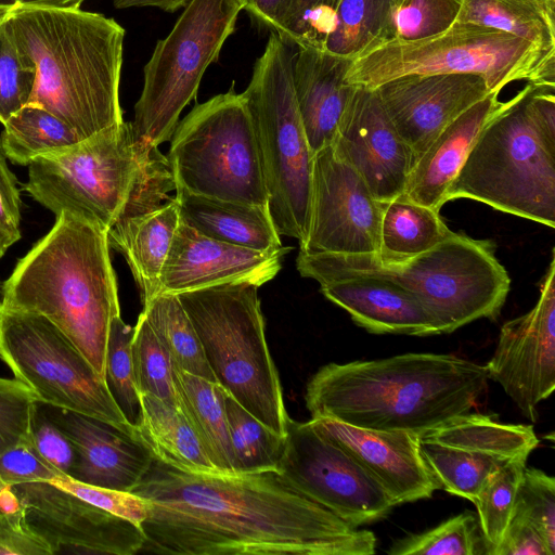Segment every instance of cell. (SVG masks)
Returning <instances> with one entry per match:
<instances>
[{
    "label": "cell",
    "instance_id": "31",
    "mask_svg": "<svg viewBox=\"0 0 555 555\" xmlns=\"http://www.w3.org/2000/svg\"><path fill=\"white\" fill-rule=\"evenodd\" d=\"M457 23H473L555 50V0H461Z\"/></svg>",
    "mask_w": 555,
    "mask_h": 555
},
{
    "label": "cell",
    "instance_id": "51",
    "mask_svg": "<svg viewBox=\"0 0 555 555\" xmlns=\"http://www.w3.org/2000/svg\"><path fill=\"white\" fill-rule=\"evenodd\" d=\"M492 555L551 554L538 531L528 521L513 516Z\"/></svg>",
    "mask_w": 555,
    "mask_h": 555
},
{
    "label": "cell",
    "instance_id": "12",
    "mask_svg": "<svg viewBox=\"0 0 555 555\" xmlns=\"http://www.w3.org/2000/svg\"><path fill=\"white\" fill-rule=\"evenodd\" d=\"M238 0H192L171 31L157 41L143 68L131 122L134 140L158 147L171 139L182 111L196 99L207 67L235 29Z\"/></svg>",
    "mask_w": 555,
    "mask_h": 555
},
{
    "label": "cell",
    "instance_id": "52",
    "mask_svg": "<svg viewBox=\"0 0 555 555\" xmlns=\"http://www.w3.org/2000/svg\"><path fill=\"white\" fill-rule=\"evenodd\" d=\"M251 23L258 29L279 35L288 13L292 0H238Z\"/></svg>",
    "mask_w": 555,
    "mask_h": 555
},
{
    "label": "cell",
    "instance_id": "41",
    "mask_svg": "<svg viewBox=\"0 0 555 555\" xmlns=\"http://www.w3.org/2000/svg\"><path fill=\"white\" fill-rule=\"evenodd\" d=\"M36 83V66L15 42L5 18L0 24V122L2 125L30 102Z\"/></svg>",
    "mask_w": 555,
    "mask_h": 555
},
{
    "label": "cell",
    "instance_id": "28",
    "mask_svg": "<svg viewBox=\"0 0 555 555\" xmlns=\"http://www.w3.org/2000/svg\"><path fill=\"white\" fill-rule=\"evenodd\" d=\"M175 192L180 222L198 233L255 250L283 246L267 206L211 198L180 188Z\"/></svg>",
    "mask_w": 555,
    "mask_h": 555
},
{
    "label": "cell",
    "instance_id": "38",
    "mask_svg": "<svg viewBox=\"0 0 555 555\" xmlns=\"http://www.w3.org/2000/svg\"><path fill=\"white\" fill-rule=\"evenodd\" d=\"M390 555H477L486 554L479 524L464 512L422 533L397 540Z\"/></svg>",
    "mask_w": 555,
    "mask_h": 555
},
{
    "label": "cell",
    "instance_id": "44",
    "mask_svg": "<svg viewBox=\"0 0 555 555\" xmlns=\"http://www.w3.org/2000/svg\"><path fill=\"white\" fill-rule=\"evenodd\" d=\"M339 0H292L278 35L288 46L323 49Z\"/></svg>",
    "mask_w": 555,
    "mask_h": 555
},
{
    "label": "cell",
    "instance_id": "19",
    "mask_svg": "<svg viewBox=\"0 0 555 555\" xmlns=\"http://www.w3.org/2000/svg\"><path fill=\"white\" fill-rule=\"evenodd\" d=\"M331 146L358 171L376 199L389 203L403 194L415 157L374 89L356 87Z\"/></svg>",
    "mask_w": 555,
    "mask_h": 555
},
{
    "label": "cell",
    "instance_id": "14",
    "mask_svg": "<svg viewBox=\"0 0 555 555\" xmlns=\"http://www.w3.org/2000/svg\"><path fill=\"white\" fill-rule=\"evenodd\" d=\"M422 457L439 489L474 502L503 466L539 446L531 425L480 413L457 415L417 437Z\"/></svg>",
    "mask_w": 555,
    "mask_h": 555
},
{
    "label": "cell",
    "instance_id": "17",
    "mask_svg": "<svg viewBox=\"0 0 555 555\" xmlns=\"http://www.w3.org/2000/svg\"><path fill=\"white\" fill-rule=\"evenodd\" d=\"M28 527L51 547L53 555H134L144 533L138 525L114 515L50 482L10 486Z\"/></svg>",
    "mask_w": 555,
    "mask_h": 555
},
{
    "label": "cell",
    "instance_id": "58",
    "mask_svg": "<svg viewBox=\"0 0 555 555\" xmlns=\"http://www.w3.org/2000/svg\"><path fill=\"white\" fill-rule=\"evenodd\" d=\"M403 0H392L395 9L402 2Z\"/></svg>",
    "mask_w": 555,
    "mask_h": 555
},
{
    "label": "cell",
    "instance_id": "22",
    "mask_svg": "<svg viewBox=\"0 0 555 555\" xmlns=\"http://www.w3.org/2000/svg\"><path fill=\"white\" fill-rule=\"evenodd\" d=\"M309 423L369 472L395 505L428 499L439 489L420 452L418 435L360 428L326 417Z\"/></svg>",
    "mask_w": 555,
    "mask_h": 555
},
{
    "label": "cell",
    "instance_id": "53",
    "mask_svg": "<svg viewBox=\"0 0 555 555\" xmlns=\"http://www.w3.org/2000/svg\"><path fill=\"white\" fill-rule=\"evenodd\" d=\"M192 0H113L116 9L154 7L162 11L173 13L185 8Z\"/></svg>",
    "mask_w": 555,
    "mask_h": 555
},
{
    "label": "cell",
    "instance_id": "54",
    "mask_svg": "<svg viewBox=\"0 0 555 555\" xmlns=\"http://www.w3.org/2000/svg\"><path fill=\"white\" fill-rule=\"evenodd\" d=\"M85 0H0V7L11 9L16 5L79 9Z\"/></svg>",
    "mask_w": 555,
    "mask_h": 555
},
{
    "label": "cell",
    "instance_id": "47",
    "mask_svg": "<svg viewBox=\"0 0 555 555\" xmlns=\"http://www.w3.org/2000/svg\"><path fill=\"white\" fill-rule=\"evenodd\" d=\"M0 479L10 487L64 479V476L39 454L30 438L0 454Z\"/></svg>",
    "mask_w": 555,
    "mask_h": 555
},
{
    "label": "cell",
    "instance_id": "5",
    "mask_svg": "<svg viewBox=\"0 0 555 555\" xmlns=\"http://www.w3.org/2000/svg\"><path fill=\"white\" fill-rule=\"evenodd\" d=\"M24 190L55 217L65 214L108 230L162 206L176 183L167 156L138 143L124 120L31 163Z\"/></svg>",
    "mask_w": 555,
    "mask_h": 555
},
{
    "label": "cell",
    "instance_id": "8",
    "mask_svg": "<svg viewBox=\"0 0 555 555\" xmlns=\"http://www.w3.org/2000/svg\"><path fill=\"white\" fill-rule=\"evenodd\" d=\"M527 83L479 131L447 194L555 228V142L537 127Z\"/></svg>",
    "mask_w": 555,
    "mask_h": 555
},
{
    "label": "cell",
    "instance_id": "20",
    "mask_svg": "<svg viewBox=\"0 0 555 555\" xmlns=\"http://www.w3.org/2000/svg\"><path fill=\"white\" fill-rule=\"evenodd\" d=\"M374 90L415 159L450 122L491 92L474 74L405 75Z\"/></svg>",
    "mask_w": 555,
    "mask_h": 555
},
{
    "label": "cell",
    "instance_id": "15",
    "mask_svg": "<svg viewBox=\"0 0 555 555\" xmlns=\"http://www.w3.org/2000/svg\"><path fill=\"white\" fill-rule=\"evenodd\" d=\"M278 469L295 488L353 527L379 520L396 506L369 472L309 422L289 421Z\"/></svg>",
    "mask_w": 555,
    "mask_h": 555
},
{
    "label": "cell",
    "instance_id": "33",
    "mask_svg": "<svg viewBox=\"0 0 555 555\" xmlns=\"http://www.w3.org/2000/svg\"><path fill=\"white\" fill-rule=\"evenodd\" d=\"M451 233L439 210L411 202L402 194L385 207L376 256L383 261L409 259L435 247Z\"/></svg>",
    "mask_w": 555,
    "mask_h": 555
},
{
    "label": "cell",
    "instance_id": "7",
    "mask_svg": "<svg viewBox=\"0 0 555 555\" xmlns=\"http://www.w3.org/2000/svg\"><path fill=\"white\" fill-rule=\"evenodd\" d=\"M177 297L216 383L270 430L285 437L291 418L266 339L258 286L230 283Z\"/></svg>",
    "mask_w": 555,
    "mask_h": 555
},
{
    "label": "cell",
    "instance_id": "21",
    "mask_svg": "<svg viewBox=\"0 0 555 555\" xmlns=\"http://www.w3.org/2000/svg\"><path fill=\"white\" fill-rule=\"evenodd\" d=\"M292 249L255 250L207 237L180 222L160 271L159 294L180 293L230 283L258 287L271 281Z\"/></svg>",
    "mask_w": 555,
    "mask_h": 555
},
{
    "label": "cell",
    "instance_id": "56",
    "mask_svg": "<svg viewBox=\"0 0 555 555\" xmlns=\"http://www.w3.org/2000/svg\"><path fill=\"white\" fill-rule=\"evenodd\" d=\"M3 309V283L0 282V319Z\"/></svg>",
    "mask_w": 555,
    "mask_h": 555
},
{
    "label": "cell",
    "instance_id": "40",
    "mask_svg": "<svg viewBox=\"0 0 555 555\" xmlns=\"http://www.w3.org/2000/svg\"><path fill=\"white\" fill-rule=\"evenodd\" d=\"M132 335L133 327L120 315L113 318L106 346L105 383L125 418L134 428L141 402L131 357Z\"/></svg>",
    "mask_w": 555,
    "mask_h": 555
},
{
    "label": "cell",
    "instance_id": "25",
    "mask_svg": "<svg viewBox=\"0 0 555 555\" xmlns=\"http://www.w3.org/2000/svg\"><path fill=\"white\" fill-rule=\"evenodd\" d=\"M352 60L314 47L298 48L293 65L295 96L313 155L332 144L356 86L346 81Z\"/></svg>",
    "mask_w": 555,
    "mask_h": 555
},
{
    "label": "cell",
    "instance_id": "6",
    "mask_svg": "<svg viewBox=\"0 0 555 555\" xmlns=\"http://www.w3.org/2000/svg\"><path fill=\"white\" fill-rule=\"evenodd\" d=\"M296 267L301 276L319 284L346 274L392 280L429 310L441 334L479 319L495 320L511 288L493 242L454 232L429 250L404 260L383 261L370 254L299 251Z\"/></svg>",
    "mask_w": 555,
    "mask_h": 555
},
{
    "label": "cell",
    "instance_id": "13",
    "mask_svg": "<svg viewBox=\"0 0 555 555\" xmlns=\"http://www.w3.org/2000/svg\"><path fill=\"white\" fill-rule=\"evenodd\" d=\"M0 359L38 402L81 413L134 435L104 379L46 317L2 309Z\"/></svg>",
    "mask_w": 555,
    "mask_h": 555
},
{
    "label": "cell",
    "instance_id": "43",
    "mask_svg": "<svg viewBox=\"0 0 555 555\" xmlns=\"http://www.w3.org/2000/svg\"><path fill=\"white\" fill-rule=\"evenodd\" d=\"M461 0H403L393 13L395 38L421 40L441 34L456 21Z\"/></svg>",
    "mask_w": 555,
    "mask_h": 555
},
{
    "label": "cell",
    "instance_id": "30",
    "mask_svg": "<svg viewBox=\"0 0 555 555\" xmlns=\"http://www.w3.org/2000/svg\"><path fill=\"white\" fill-rule=\"evenodd\" d=\"M178 406L194 429L215 467L236 474L224 406V390L216 383L173 367Z\"/></svg>",
    "mask_w": 555,
    "mask_h": 555
},
{
    "label": "cell",
    "instance_id": "29",
    "mask_svg": "<svg viewBox=\"0 0 555 555\" xmlns=\"http://www.w3.org/2000/svg\"><path fill=\"white\" fill-rule=\"evenodd\" d=\"M141 410L134 436L154 459L182 472L221 474L210 462L179 406L151 393H140Z\"/></svg>",
    "mask_w": 555,
    "mask_h": 555
},
{
    "label": "cell",
    "instance_id": "57",
    "mask_svg": "<svg viewBox=\"0 0 555 555\" xmlns=\"http://www.w3.org/2000/svg\"><path fill=\"white\" fill-rule=\"evenodd\" d=\"M8 486H5L2 480L0 479V493L5 489Z\"/></svg>",
    "mask_w": 555,
    "mask_h": 555
},
{
    "label": "cell",
    "instance_id": "26",
    "mask_svg": "<svg viewBox=\"0 0 555 555\" xmlns=\"http://www.w3.org/2000/svg\"><path fill=\"white\" fill-rule=\"evenodd\" d=\"M490 92L450 122L415 159L403 195L440 211L447 194L479 131L501 105Z\"/></svg>",
    "mask_w": 555,
    "mask_h": 555
},
{
    "label": "cell",
    "instance_id": "42",
    "mask_svg": "<svg viewBox=\"0 0 555 555\" xmlns=\"http://www.w3.org/2000/svg\"><path fill=\"white\" fill-rule=\"evenodd\" d=\"M513 516L528 521L555 554V479L543 470L525 467Z\"/></svg>",
    "mask_w": 555,
    "mask_h": 555
},
{
    "label": "cell",
    "instance_id": "9",
    "mask_svg": "<svg viewBox=\"0 0 555 555\" xmlns=\"http://www.w3.org/2000/svg\"><path fill=\"white\" fill-rule=\"evenodd\" d=\"M295 53L271 33L243 92L253 120L267 190V207L280 235L308 236L313 153L298 111L293 65Z\"/></svg>",
    "mask_w": 555,
    "mask_h": 555
},
{
    "label": "cell",
    "instance_id": "46",
    "mask_svg": "<svg viewBox=\"0 0 555 555\" xmlns=\"http://www.w3.org/2000/svg\"><path fill=\"white\" fill-rule=\"evenodd\" d=\"M31 439L39 454L59 470L64 479L72 478L77 453L69 438L46 415L37 401L31 421Z\"/></svg>",
    "mask_w": 555,
    "mask_h": 555
},
{
    "label": "cell",
    "instance_id": "50",
    "mask_svg": "<svg viewBox=\"0 0 555 555\" xmlns=\"http://www.w3.org/2000/svg\"><path fill=\"white\" fill-rule=\"evenodd\" d=\"M21 196L14 173L0 151V258L21 238Z\"/></svg>",
    "mask_w": 555,
    "mask_h": 555
},
{
    "label": "cell",
    "instance_id": "48",
    "mask_svg": "<svg viewBox=\"0 0 555 555\" xmlns=\"http://www.w3.org/2000/svg\"><path fill=\"white\" fill-rule=\"evenodd\" d=\"M79 498L141 527L147 509L144 499L126 491L106 489L77 482L70 478L50 481Z\"/></svg>",
    "mask_w": 555,
    "mask_h": 555
},
{
    "label": "cell",
    "instance_id": "1",
    "mask_svg": "<svg viewBox=\"0 0 555 555\" xmlns=\"http://www.w3.org/2000/svg\"><path fill=\"white\" fill-rule=\"evenodd\" d=\"M142 551L176 555H372L376 538L304 494L278 469L192 474L154 459ZM141 551V552H142Z\"/></svg>",
    "mask_w": 555,
    "mask_h": 555
},
{
    "label": "cell",
    "instance_id": "37",
    "mask_svg": "<svg viewBox=\"0 0 555 555\" xmlns=\"http://www.w3.org/2000/svg\"><path fill=\"white\" fill-rule=\"evenodd\" d=\"M528 457H518L500 468L485 485L473 502L486 554L500 544L513 517L517 491Z\"/></svg>",
    "mask_w": 555,
    "mask_h": 555
},
{
    "label": "cell",
    "instance_id": "34",
    "mask_svg": "<svg viewBox=\"0 0 555 555\" xmlns=\"http://www.w3.org/2000/svg\"><path fill=\"white\" fill-rule=\"evenodd\" d=\"M392 0H339L323 50L354 60L395 38Z\"/></svg>",
    "mask_w": 555,
    "mask_h": 555
},
{
    "label": "cell",
    "instance_id": "45",
    "mask_svg": "<svg viewBox=\"0 0 555 555\" xmlns=\"http://www.w3.org/2000/svg\"><path fill=\"white\" fill-rule=\"evenodd\" d=\"M36 403L26 384L0 377V454L31 438Z\"/></svg>",
    "mask_w": 555,
    "mask_h": 555
},
{
    "label": "cell",
    "instance_id": "55",
    "mask_svg": "<svg viewBox=\"0 0 555 555\" xmlns=\"http://www.w3.org/2000/svg\"><path fill=\"white\" fill-rule=\"evenodd\" d=\"M10 9L0 7V24L7 18Z\"/></svg>",
    "mask_w": 555,
    "mask_h": 555
},
{
    "label": "cell",
    "instance_id": "36",
    "mask_svg": "<svg viewBox=\"0 0 555 555\" xmlns=\"http://www.w3.org/2000/svg\"><path fill=\"white\" fill-rule=\"evenodd\" d=\"M224 406L235 473L278 469L286 436L270 430L225 391Z\"/></svg>",
    "mask_w": 555,
    "mask_h": 555
},
{
    "label": "cell",
    "instance_id": "16",
    "mask_svg": "<svg viewBox=\"0 0 555 555\" xmlns=\"http://www.w3.org/2000/svg\"><path fill=\"white\" fill-rule=\"evenodd\" d=\"M386 205L331 145L320 150L313 156L309 232L299 251L378 255Z\"/></svg>",
    "mask_w": 555,
    "mask_h": 555
},
{
    "label": "cell",
    "instance_id": "35",
    "mask_svg": "<svg viewBox=\"0 0 555 555\" xmlns=\"http://www.w3.org/2000/svg\"><path fill=\"white\" fill-rule=\"evenodd\" d=\"M142 312L175 369L216 382L196 331L177 295L159 294Z\"/></svg>",
    "mask_w": 555,
    "mask_h": 555
},
{
    "label": "cell",
    "instance_id": "49",
    "mask_svg": "<svg viewBox=\"0 0 555 555\" xmlns=\"http://www.w3.org/2000/svg\"><path fill=\"white\" fill-rule=\"evenodd\" d=\"M53 555L50 545L26 524L22 506L0 507V555Z\"/></svg>",
    "mask_w": 555,
    "mask_h": 555
},
{
    "label": "cell",
    "instance_id": "18",
    "mask_svg": "<svg viewBox=\"0 0 555 555\" xmlns=\"http://www.w3.org/2000/svg\"><path fill=\"white\" fill-rule=\"evenodd\" d=\"M488 378L499 383L531 422L538 405L555 389V257L543 278L540 297L527 313L507 321L500 331Z\"/></svg>",
    "mask_w": 555,
    "mask_h": 555
},
{
    "label": "cell",
    "instance_id": "3",
    "mask_svg": "<svg viewBox=\"0 0 555 555\" xmlns=\"http://www.w3.org/2000/svg\"><path fill=\"white\" fill-rule=\"evenodd\" d=\"M7 23L31 59L37 83L29 103L68 124L80 140L120 124L125 29L101 13L16 5Z\"/></svg>",
    "mask_w": 555,
    "mask_h": 555
},
{
    "label": "cell",
    "instance_id": "11",
    "mask_svg": "<svg viewBox=\"0 0 555 555\" xmlns=\"http://www.w3.org/2000/svg\"><path fill=\"white\" fill-rule=\"evenodd\" d=\"M167 159L176 188L223 201L267 206L251 116L234 85L195 105L178 122Z\"/></svg>",
    "mask_w": 555,
    "mask_h": 555
},
{
    "label": "cell",
    "instance_id": "27",
    "mask_svg": "<svg viewBox=\"0 0 555 555\" xmlns=\"http://www.w3.org/2000/svg\"><path fill=\"white\" fill-rule=\"evenodd\" d=\"M179 223V206L172 197L152 211L117 221L107 231L109 247L125 257L143 307L159 295L160 271Z\"/></svg>",
    "mask_w": 555,
    "mask_h": 555
},
{
    "label": "cell",
    "instance_id": "24",
    "mask_svg": "<svg viewBox=\"0 0 555 555\" xmlns=\"http://www.w3.org/2000/svg\"><path fill=\"white\" fill-rule=\"evenodd\" d=\"M320 291L370 333L411 336L441 334L440 325L429 310L392 280L346 274L321 283Z\"/></svg>",
    "mask_w": 555,
    "mask_h": 555
},
{
    "label": "cell",
    "instance_id": "39",
    "mask_svg": "<svg viewBox=\"0 0 555 555\" xmlns=\"http://www.w3.org/2000/svg\"><path fill=\"white\" fill-rule=\"evenodd\" d=\"M131 357L139 395L151 393L178 406L171 359L143 312L133 327Z\"/></svg>",
    "mask_w": 555,
    "mask_h": 555
},
{
    "label": "cell",
    "instance_id": "32",
    "mask_svg": "<svg viewBox=\"0 0 555 555\" xmlns=\"http://www.w3.org/2000/svg\"><path fill=\"white\" fill-rule=\"evenodd\" d=\"M3 126L0 151L22 166L62 153L81 141L68 124L34 103L23 106Z\"/></svg>",
    "mask_w": 555,
    "mask_h": 555
},
{
    "label": "cell",
    "instance_id": "2",
    "mask_svg": "<svg viewBox=\"0 0 555 555\" xmlns=\"http://www.w3.org/2000/svg\"><path fill=\"white\" fill-rule=\"evenodd\" d=\"M485 365L446 353L328 363L309 379L311 418L415 435L472 411L488 388Z\"/></svg>",
    "mask_w": 555,
    "mask_h": 555
},
{
    "label": "cell",
    "instance_id": "23",
    "mask_svg": "<svg viewBox=\"0 0 555 555\" xmlns=\"http://www.w3.org/2000/svg\"><path fill=\"white\" fill-rule=\"evenodd\" d=\"M39 403L75 447L72 480L132 492L150 470L154 456L134 435L81 413Z\"/></svg>",
    "mask_w": 555,
    "mask_h": 555
},
{
    "label": "cell",
    "instance_id": "10",
    "mask_svg": "<svg viewBox=\"0 0 555 555\" xmlns=\"http://www.w3.org/2000/svg\"><path fill=\"white\" fill-rule=\"evenodd\" d=\"M474 74L491 92L511 82L555 86V50L473 23L455 22L436 36L405 41L391 39L359 57L346 81L375 89L405 75Z\"/></svg>",
    "mask_w": 555,
    "mask_h": 555
},
{
    "label": "cell",
    "instance_id": "4",
    "mask_svg": "<svg viewBox=\"0 0 555 555\" xmlns=\"http://www.w3.org/2000/svg\"><path fill=\"white\" fill-rule=\"evenodd\" d=\"M107 231L60 215L3 283V308L46 317L104 380L109 325L120 315Z\"/></svg>",
    "mask_w": 555,
    "mask_h": 555
}]
</instances>
